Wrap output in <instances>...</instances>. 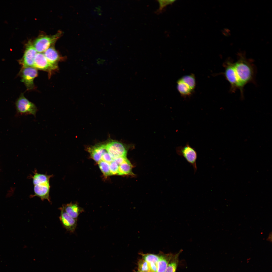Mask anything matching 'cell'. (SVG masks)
<instances>
[{"instance_id":"cell-1","label":"cell","mask_w":272,"mask_h":272,"mask_svg":"<svg viewBox=\"0 0 272 272\" xmlns=\"http://www.w3.org/2000/svg\"><path fill=\"white\" fill-rule=\"evenodd\" d=\"M237 55V60L233 62V66L236 76L243 90L244 87L247 83H255L256 67L253 61L246 58L245 52H239Z\"/></svg>"},{"instance_id":"cell-2","label":"cell","mask_w":272,"mask_h":272,"mask_svg":"<svg viewBox=\"0 0 272 272\" xmlns=\"http://www.w3.org/2000/svg\"><path fill=\"white\" fill-rule=\"evenodd\" d=\"M52 176L35 172L32 177L34 193L32 197L36 196L42 201L46 199L51 202L49 196L50 187L49 180Z\"/></svg>"},{"instance_id":"cell-3","label":"cell","mask_w":272,"mask_h":272,"mask_svg":"<svg viewBox=\"0 0 272 272\" xmlns=\"http://www.w3.org/2000/svg\"><path fill=\"white\" fill-rule=\"evenodd\" d=\"M233 61L230 58H228L223 64L225 70L223 75L229 83L230 91L234 92L236 90H239L242 97H243L244 91L242 90L236 76L233 65Z\"/></svg>"},{"instance_id":"cell-4","label":"cell","mask_w":272,"mask_h":272,"mask_svg":"<svg viewBox=\"0 0 272 272\" xmlns=\"http://www.w3.org/2000/svg\"><path fill=\"white\" fill-rule=\"evenodd\" d=\"M61 34V32L60 31L52 35H41L32 42L34 47L37 53L44 52L54 44Z\"/></svg>"},{"instance_id":"cell-5","label":"cell","mask_w":272,"mask_h":272,"mask_svg":"<svg viewBox=\"0 0 272 272\" xmlns=\"http://www.w3.org/2000/svg\"><path fill=\"white\" fill-rule=\"evenodd\" d=\"M107 151L113 160L121 157H126L129 146L118 141H110L105 144Z\"/></svg>"},{"instance_id":"cell-6","label":"cell","mask_w":272,"mask_h":272,"mask_svg":"<svg viewBox=\"0 0 272 272\" xmlns=\"http://www.w3.org/2000/svg\"><path fill=\"white\" fill-rule=\"evenodd\" d=\"M15 105L17 113L20 115H32L35 116L38 111L33 103L29 100L22 94L16 100Z\"/></svg>"},{"instance_id":"cell-7","label":"cell","mask_w":272,"mask_h":272,"mask_svg":"<svg viewBox=\"0 0 272 272\" xmlns=\"http://www.w3.org/2000/svg\"><path fill=\"white\" fill-rule=\"evenodd\" d=\"M176 151L178 155L183 157L192 166L194 173H195L197 170L196 161L197 158V154L195 149L187 143L184 146L177 147Z\"/></svg>"},{"instance_id":"cell-8","label":"cell","mask_w":272,"mask_h":272,"mask_svg":"<svg viewBox=\"0 0 272 272\" xmlns=\"http://www.w3.org/2000/svg\"><path fill=\"white\" fill-rule=\"evenodd\" d=\"M25 49L22 58L19 60L22 68L33 67L34 59L37 53L33 46L32 42L29 40L25 45Z\"/></svg>"},{"instance_id":"cell-9","label":"cell","mask_w":272,"mask_h":272,"mask_svg":"<svg viewBox=\"0 0 272 272\" xmlns=\"http://www.w3.org/2000/svg\"><path fill=\"white\" fill-rule=\"evenodd\" d=\"M20 74L21 81L24 83L28 90L35 88L33 81L38 76L37 69L33 67H23Z\"/></svg>"},{"instance_id":"cell-10","label":"cell","mask_w":272,"mask_h":272,"mask_svg":"<svg viewBox=\"0 0 272 272\" xmlns=\"http://www.w3.org/2000/svg\"><path fill=\"white\" fill-rule=\"evenodd\" d=\"M33 67L48 72L50 74L58 68V65L51 63L47 60L43 53H37L34 59Z\"/></svg>"},{"instance_id":"cell-11","label":"cell","mask_w":272,"mask_h":272,"mask_svg":"<svg viewBox=\"0 0 272 272\" xmlns=\"http://www.w3.org/2000/svg\"><path fill=\"white\" fill-rule=\"evenodd\" d=\"M59 209L60 211L59 219L63 226L67 231L73 232L76 228L77 219L69 216L65 212L62 206Z\"/></svg>"},{"instance_id":"cell-12","label":"cell","mask_w":272,"mask_h":272,"mask_svg":"<svg viewBox=\"0 0 272 272\" xmlns=\"http://www.w3.org/2000/svg\"><path fill=\"white\" fill-rule=\"evenodd\" d=\"M159 259L157 263V272H165L168 265L174 254H165L160 252L158 254Z\"/></svg>"},{"instance_id":"cell-13","label":"cell","mask_w":272,"mask_h":272,"mask_svg":"<svg viewBox=\"0 0 272 272\" xmlns=\"http://www.w3.org/2000/svg\"><path fill=\"white\" fill-rule=\"evenodd\" d=\"M43 54L48 61L54 65H58V62L63 59L53 45L47 49Z\"/></svg>"},{"instance_id":"cell-14","label":"cell","mask_w":272,"mask_h":272,"mask_svg":"<svg viewBox=\"0 0 272 272\" xmlns=\"http://www.w3.org/2000/svg\"><path fill=\"white\" fill-rule=\"evenodd\" d=\"M66 213L72 217L77 219L79 215L84 211L83 208L77 204L70 203L62 206Z\"/></svg>"},{"instance_id":"cell-15","label":"cell","mask_w":272,"mask_h":272,"mask_svg":"<svg viewBox=\"0 0 272 272\" xmlns=\"http://www.w3.org/2000/svg\"><path fill=\"white\" fill-rule=\"evenodd\" d=\"M88 151L94 160L98 162L101 160V156L106 151L105 144L97 145L89 148Z\"/></svg>"},{"instance_id":"cell-16","label":"cell","mask_w":272,"mask_h":272,"mask_svg":"<svg viewBox=\"0 0 272 272\" xmlns=\"http://www.w3.org/2000/svg\"><path fill=\"white\" fill-rule=\"evenodd\" d=\"M177 88L178 90L182 95L186 96L190 95L193 90L186 83L180 78L177 81Z\"/></svg>"},{"instance_id":"cell-17","label":"cell","mask_w":272,"mask_h":272,"mask_svg":"<svg viewBox=\"0 0 272 272\" xmlns=\"http://www.w3.org/2000/svg\"><path fill=\"white\" fill-rule=\"evenodd\" d=\"M132 165L127 159L119 166L118 175H133V174L132 172Z\"/></svg>"},{"instance_id":"cell-18","label":"cell","mask_w":272,"mask_h":272,"mask_svg":"<svg viewBox=\"0 0 272 272\" xmlns=\"http://www.w3.org/2000/svg\"><path fill=\"white\" fill-rule=\"evenodd\" d=\"M182 250H180L177 253L174 254L168 265L165 272H176L179 257Z\"/></svg>"},{"instance_id":"cell-19","label":"cell","mask_w":272,"mask_h":272,"mask_svg":"<svg viewBox=\"0 0 272 272\" xmlns=\"http://www.w3.org/2000/svg\"><path fill=\"white\" fill-rule=\"evenodd\" d=\"M181 79L187 83L194 90L196 85L195 79L194 75L191 74L185 75L182 77Z\"/></svg>"},{"instance_id":"cell-20","label":"cell","mask_w":272,"mask_h":272,"mask_svg":"<svg viewBox=\"0 0 272 272\" xmlns=\"http://www.w3.org/2000/svg\"><path fill=\"white\" fill-rule=\"evenodd\" d=\"M139 254L142 256V259L148 263L153 262L157 264L158 261L159 257L158 254L149 253L145 254L141 253Z\"/></svg>"},{"instance_id":"cell-21","label":"cell","mask_w":272,"mask_h":272,"mask_svg":"<svg viewBox=\"0 0 272 272\" xmlns=\"http://www.w3.org/2000/svg\"><path fill=\"white\" fill-rule=\"evenodd\" d=\"M98 163L99 168L105 176H107L111 175L109 163L101 160Z\"/></svg>"},{"instance_id":"cell-22","label":"cell","mask_w":272,"mask_h":272,"mask_svg":"<svg viewBox=\"0 0 272 272\" xmlns=\"http://www.w3.org/2000/svg\"><path fill=\"white\" fill-rule=\"evenodd\" d=\"M138 270L142 272H147L150 271L148 263L143 259H139L138 263Z\"/></svg>"},{"instance_id":"cell-23","label":"cell","mask_w":272,"mask_h":272,"mask_svg":"<svg viewBox=\"0 0 272 272\" xmlns=\"http://www.w3.org/2000/svg\"><path fill=\"white\" fill-rule=\"evenodd\" d=\"M111 175L118 174L119 166L114 161L109 163Z\"/></svg>"},{"instance_id":"cell-24","label":"cell","mask_w":272,"mask_h":272,"mask_svg":"<svg viewBox=\"0 0 272 272\" xmlns=\"http://www.w3.org/2000/svg\"><path fill=\"white\" fill-rule=\"evenodd\" d=\"M159 7L158 10L159 12H160L163 9L166 5L171 4L173 3L174 1L173 0H158Z\"/></svg>"},{"instance_id":"cell-25","label":"cell","mask_w":272,"mask_h":272,"mask_svg":"<svg viewBox=\"0 0 272 272\" xmlns=\"http://www.w3.org/2000/svg\"><path fill=\"white\" fill-rule=\"evenodd\" d=\"M113 160L106 151L102 155L101 160L110 163L113 161Z\"/></svg>"},{"instance_id":"cell-26","label":"cell","mask_w":272,"mask_h":272,"mask_svg":"<svg viewBox=\"0 0 272 272\" xmlns=\"http://www.w3.org/2000/svg\"><path fill=\"white\" fill-rule=\"evenodd\" d=\"M151 272H157V264L153 262L148 263Z\"/></svg>"},{"instance_id":"cell-27","label":"cell","mask_w":272,"mask_h":272,"mask_svg":"<svg viewBox=\"0 0 272 272\" xmlns=\"http://www.w3.org/2000/svg\"><path fill=\"white\" fill-rule=\"evenodd\" d=\"M267 240H268V241H270V242L271 241V240H272V233H271V232L269 234V236H268Z\"/></svg>"},{"instance_id":"cell-28","label":"cell","mask_w":272,"mask_h":272,"mask_svg":"<svg viewBox=\"0 0 272 272\" xmlns=\"http://www.w3.org/2000/svg\"><path fill=\"white\" fill-rule=\"evenodd\" d=\"M135 272H141V271H139L138 270L137 271H135Z\"/></svg>"},{"instance_id":"cell-29","label":"cell","mask_w":272,"mask_h":272,"mask_svg":"<svg viewBox=\"0 0 272 272\" xmlns=\"http://www.w3.org/2000/svg\"><path fill=\"white\" fill-rule=\"evenodd\" d=\"M147 272H151V271H148Z\"/></svg>"}]
</instances>
